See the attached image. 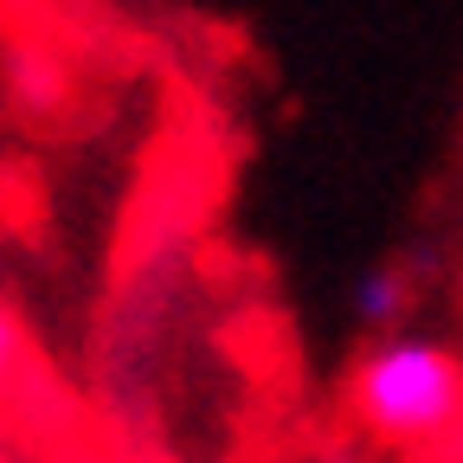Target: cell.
<instances>
[{
  "label": "cell",
  "instance_id": "277c9868",
  "mask_svg": "<svg viewBox=\"0 0 463 463\" xmlns=\"http://www.w3.org/2000/svg\"><path fill=\"white\" fill-rule=\"evenodd\" d=\"M58 463H155V457L136 450V444H71Z\"/></svg>",
  "mask_w": 463,
  "mask_h": 463
},
{
  "label": "cell",
  "instance_id": "6da1fadb",
  "mask_svg": "<svg viewBox=\"0 0 463 463\" xmlns=\"http://www.w3.org/2000/svg\"><path fill=\"white\" fill-rule=\"evenodd\" d=\"M341 399L347 419L386 450H431L463 431V354L425 328L367 335Z\"/></svg>",
  "mask_w": 463,
  "mask_h": 463
},
{
  "label": "cell",
  "instance_id": "3957f363",
  "mask_svg": "<svg viewBox=\"0 0 463 463\" xmlns=\"http://www.w3.org/2000/svg\"><path fill=\"white\" fill-rule=\"evenodd\" d=\"M20 367H26V335H20L14 309L0 303V405L14 399V386H20Z\"/></svg>",
  "mask_w": 463,
  "mask_h": 463
},
{
  "label": "cell",
  "instance_id": "7a4b0ae2",
  "mask_svg": "<svg viewBox=\"0 0 463 463\" xmlns=\"http://www.w3.org/2000/svg\"><path fill=\"white\" fill-rule=\"evenodd\" d=\"M412 303H419V277L412 264H367L361 283H354V322L367 335H392V328H412Z\"/></svg>",
  "mask_w": 463,
  "mask_h": 463
}]
</instances>
